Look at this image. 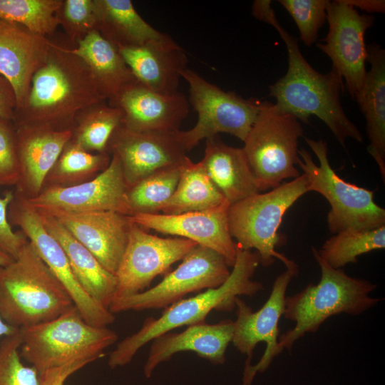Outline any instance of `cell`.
I'll return each instance as SVG.
<instances>
[{
	"instance_id": "1",
	"label": "cell",
	"mask_w": 385,
	"mask_h": 385,
	"mask_svg": "<svg viewBox=\"0 0 385 385\" xmlns=\"http://www.w3.org/2000/svg\"><path fill=\"white\" fill-rule=\"evenodd\" d=\"M252 14L257 19L273 26L287 47V71L270 86V96L276 99L277 108L304 123H309V118L315 115L327 125L343 147L349 138L362 142V133L342 108L340 94L344 85L337 72L332 68L324 74L311 66L301 53L297 39L279 22L271 1H255Z\"/></svg>"
},
{
	"instance_id": "2",
	"label": "cell",
	"mask_w": 385,
	"mask_h": 385,
	"mask_svg": "<svg viewBox=\"0 0 385 385\" xmlns=\"http://www.w3.org/2000/svg\"><path fill=\"white\" fill-rule=\"evenodd\" d=\"M102 101H107L86 62L69 48L53 41L12 121L16 127L71 130L81 111Z\"/></svg>"
},
{
	"instance_id": "3",
	"label": "cell",
	"mask_w": 385,
	"mask_h": 385,
	"mask_svg": "<svg viewBox=\"0 0 385 385\" xmlns=\"http://www.w3.org/2000/svg\"><path fill=\"white\" fill-rule=\"evenodd\" d=\"M259 264L260 256L256 251L237 247L232 270L222 284L172 304L158 318H146L136 332L117 344L108 356V366H124L131 362L140 349L155 337L180 327L205 322L212 310L232 311L235 308L237 297H252L262 291L263 284L252 279Z\"/></svg>"
},
{
	"instance_id": "4",
	"label": "cell",
	"mask_w": 385,
	"mask_h": 385,
	"mask_svg": "<svg viewBox=\"0 0 385 385\" xmlns=\"http://www.w3.org/2000/svg\"><path fill=\"white\" fill-rule=\"evenodd\" d=\"M312 250L321 270V279L317 284H309L285 297L283 316L295 325L279 337L277 356L284 349L291 352L297 340L316 332L329 317L339 314L359 315L381 300L370 296L377 284L333 268L320 257L317 248L312 247Z\"/></svg>"
},
{
	"instance_id": "5",
	"label": "cell",
	"mask_w": 385,
	"mask_h": 385,
	"mask_svg": "<svg viewBox=\"0 0 385 385\" xmlns=\"http://www.w3.org/2000/svg\"><path fill=\"white\" fill-rule=\"evenodd\" d=\"M73 303L28 240L17 257L0 266V314L17 329L51 320Z\"/></svg>"
},
{
	"instance_id": "6",
	"label": "cell",
	"mask_w": 385,
	"mask_h": 385,
	"mask_svg": "<svg viewBox=\"0 0 385 385\" xmlns=\"http://www.w3.org/2000/svg\"><path fill=\"white\" fill-rule=\"evenodd\" d=\"M20 332V355L38 373L80 359L94 361L118 340L115 331L87 323L74 305L51 320Z\"/></svg>"
},
{
	"instance_id": "7",
	"label": "cell",
	"mask_w": 385,
	"mask_h": 385,
	"mask_svg": "<svg viewBox=\"0 0 385 385\" xmlns=\"http://www.w3.org/2000/svg\"><path fill=\"white\" fill-rule=\"evenodd\" d=\"M307 185V177L302 173L269 192H257L230 205L228 224L232 238L237 240V247L245 250L255 249L264 267L272 265L278 259L287 268L298 267L275 248L282 243L277 232L284 215L308 192Z\"/></svg>"
},
{
	"instance_id": "8",
	"label": "cell",
	"mask_w": 385,
	"mask_h": 385,
	"mask_svg": "<svg viewBox=\"0 0 385 385\" xmlns=\"http://www.w3.org/2000/svg\"><path fill=\"white\" fill-rule=\"evenodd\" d=\"M317 156V165L306 149L299 150L297 164L307 180L308 192L322 195L330 205L327 225L331 233L367 230L385 225V210L374 200V191L346 182L331 167L326 141L304 138Z\"/></svg>"
},
{
	"instance_id": "9",
	"label": "cell",
	"mask_w": 385,
	"mask_h": 385,
	"mask_svg": "<svg viewBox=\"0 0 385 385\" xmlns=\"http://www.w3.org/2000/svg\"><path fill=\"white\" fill-rule=\"evenodd\" d=\"M302 136L303 128L296 117L279 111L274 103L261 101L242 148L260 192L301 175L295 165L299 139Z\"/></svg>"
},
{
	"instance_id": "10",
	"label": "cell",
	"mask_w": 385,
	"mask_h": 385,
	"mask_svg": "<svg viewBox=\"0 0 385 385\" xmlns=\"http://www.w3.org/2000/svg\"><path fill=\"white\" fill-rule=\"evenodd\" d=\"M189 85V103L197 120L188 130H177L179 141L189 152L203 139L229 133L244 142L257 115L261 101L243 98L210 83L195 71L185 68L181 74Z\"/></svg>"
},
{
	"instance_id": "11",
	"label": "cell",
	"mask_w": 385,
	"mask_h": 385,
	"mask_svg": "<svg viewBox=\"0 0 385 385\" xmlns=\"http://www.w3.org/2000/svg\"><path fill=\"white\" fill-rule=\"evenodd\" d=\"M298 273V267L287 268L274 281L271 293L264 305L253 312L239 297L235 299L237 318L234 322L232 343L246 354L242 385H252L255 375L264 372L277 356L279 322L283 315L286 291Z\"/></svg>"
},
{
	"instance_id": "12",
	"label": "cell",
	"mask_w": 385,
	"mask_h": 385,
	"mask_svg": "<svg viewBox=\"0 0 385 385\" xmlns=\"http://www.w3.org/2000/svg\"><path fill=\"white\" fill-rule=\"evenodd\" d=\"M181 263L158 284L137 294L113 300L108 309L113 313L166 308L188 294L216 288L230 274L229 266L216 251L197 245Z\"/></svg>"
},
{
	"instance_id": "13",
	"label": "cell",
	"mask_w": 385,
	"mask_h": 385,
	"mask_svg": "<svg viewBox=\"0 0 385 385\" xmlns=\"http://www.w3.org/2000/svg\"><path fill=\"white\" fill-rule=\"evenodd\" d=\"M11 225L21 228L40 257L70 296L83 319L88 324L106 327L115 317L108 308L91 297L76 278L58 242L47 231L38 212L21 195L14 193L8 209Z\"/></svg>"
},
{
	"instance_id": "14",
	"label": "cell",
	"mask_w": 385,
	"mask_h": 385,
	"mask_svg": "<svg viewBox=\"0 0 385 385\" xmlns=\"http://www.w3.org/2000/svg\"><path fill=\"white\" fill-rule=\"evenodd\" d=\"M327 14L328 34L317 46L329 57L332 68L344 79L347 91L355 100L366 79L367 50L364 36L373 26L374 17L359 14L344 0L330 1Z\"/></svg>"
},
{
	"instance_id": "15",
	"label": "cell",
	"mask_w": 385,
	"mask_h": 385,
	"mask_svg": "<svg viewBox=\"0 0 385 385\" xmlns=\"http://www.w3.org/2000/svg\"><path fill=\"white\" fill-rule=\"evenodd\" d=\"M197 245L185 238L151 235L132 222L128 244L115 274L117 284L113 301L145 291L158 275L181 260Z\"/></svg>"
},
{
	"instance_id": "16",
	"label": "cell",
	"mask_w": 385,
	"mask_h": 385,
	"mask_svg": "<svg viewBox=\"0 0 385 385\" xmlns=\"http://www.w3.org/2000/svg\"><path fill=\"white\" fill-rule=\"evenodd\" d=\"M128 188L120 160L112 154L108 167L94 178L73 186L45 187L36 197L24 199L48 213L113 211L130 216Z\"/></svg>"
},
{
	"instance_id": "17",
	"label": "cell",
	"mask_w": 385,
	"mask_h": 385,
	"mask_svg": "<svg viewBox=\"0 0 385 385\" xmlns=\"http://www.w3.org/2000/svg\"><path fill=\"white\" fill-rule=\"evenodd\" d=\"M108 153L118 158L130 188L158 170L180 165L187 152L177 130L138 132L121 123L109 140Z\"/></svg>"
},
{
	"instance_id": "18",
	"label": "cell",
	"mask_w": 385,
	"mask_h": 385,
	"mask_svg": "<svg viewBox=\"0 0 385 385\" xmlns=\"http://www.w3.org/2000/svg\"><path fill=\"white\" fill-rule=\"evenodd\" d=\"M225 204L212 209L177 215L135 214L129 216L132 222L143 228L192 240L210 248L225 259L232 267L236 259L237 245L230 234L228 208Z\"/></svg>"
},
{
	"instance_id": "19",
	"label": "cell",
	"mask_w": 385,
	"mask_h": 385,
	"mask_svg": "<svg viewBox=\"0 0 385 385\" xmlns=\"http://www.w3.org/2000/svg\"><path fill=\"white\" fill-rule=\"evenodd\" d=\"M46 213L65 227L104 268L115 274L128 241L129 215L113 211Z\"/></svg>"
},
{
	"instance_id": "20",
	"label": "cell",
	"mask_w": 385,
	"mask_h": 385,
	"mask_svg": "<svg viewBox=\"0 0 385 385\" xmlns=\"http://www.w3.org/2000/svg\"><path fill=\"white\" fill-rule=\"evenodd\" d=\"M109 105L123 113V125L138 132L175 131L189 112V101L178 91L163 94L138 81L128 86Z\"/></svg>"
},
{
	"instance_id": "21",
	"label": "cell",
	"mask_w": 385,
	"mask_h": 385,
	"mask_svg": "<svg viewBox=\"0 0 385 385\" xmlns=\"http://www.w3.org/2000/svg\"><path fill=\"white\" fill-rule=\"evenodd\" d=\"M52 44L48 37L0 19V74L14 89L16 108L25 100L33 76L46 61Z\"/></svg>"
},
{
	"instance_id": "22",
	"label": "cell",
	"mask_w": 385,
	"mask_h": 385,
	"mask_svg": "<svg viewBox=\"0 0 385 385\" xmlns=\"http://www.w3.org/2000/svg\"><path fill=\"white\" fill-rule=\"evenodd\" d=\"M234 322L225 319L216 324L205 322L188 326L182 332H167L151 342L143 374L150 378L163 362L180 351H192L215 365L223 364L232 342Z\"/></svg>"
},
{
	"instance_id": "23",
	"label": "cell",
	"mask_w": 385,
	"mask_h": 385,
	"mask_svg": "<svg viewBox=\"0 0 385 385\" xmlns=\"http://www.w3.org/2000/svg\"><path fill=\"white\" fill-rule=\"evenodd\" d=\"M138 83L163 94L178 92L188 57L170 36L142 46L117 48Z\"/></svg>"
},
{
	"instance_id": "24",
	"label": "cell",
	"mask_w": 385,
	"mask_h": 385,
	"mask_svg": "<svg viewBox=\"0 0 385 385\" xmlns=\"http://www.w3.org/2000/svg\"><path fill=\"white\" fill-rule=\"evenodd\" d=\"M19 163V180L16 192L29 199L43 189L46 176L67 143L71 130L16 126Z\"/></svg>"
},
{
	"instance_id": "25",
	"label": "cell",
	"mask_w": 385,
	"mask_h": 385,
	"mask_svg": "<svg viewBox=\"0 0 385 385\" xmlns=\"http://www.w3.org/2000/svg\"><path fill=\"white\" fill-rule=\"evenodd\" d=\"M36 211L45 228L63 248L79 284L91 297L108 309L116 289L115 275L104 268L92 252L55 217Z\"/></svg>"
},
{
	"instance_id": "26",
	"label": "cell",
	"mask_w": 385,
	"mask_h": 385,
	"mask_svg": "<svg viewBox=\"0 0 385 385\" xmlns=\"http://www.w3.org/2000/svg\"><path fill=\"white\" fill-rule=\"evenodd\" d=\"M371 68L355 101L366 120L369 144L367 150L385 181V50L379 45L366 46Z\"/></svg>"
},
{
	"instance_id": "27",
	"label": "cell",
	"mask_w": 385,
	"mask_h": 385,
	"mask_svg": "<svg viewBox=\"0 0 385 385\" xmlns=\"http://www.w3.org/2000/svg\"><path fill=\"white\" fill-rule=\"evenodd\" d=\"M200 162L230 205L260 192L242 148L227 145L216 135L206 139Z\"/></svg>"
},
{
	"instance_id": "28",
	"label": "cell",
	"mask_w": 385,
	"mask_h": 385,
	"mask_svg": "<svg viewBox=\"0 0 385 385\" xmlns=\"http://www.w3.org/2000/svg\"><path fill=\"white\" fill-rule=\"evenodd\" d=\"M70 50L86 62L108 103L138 81L116 46L98 31L87 34Z\"/></svg>"
},
{
	"instance_id": "29",
	"label": "cell",
	"mask_w": 385,
	"mask_h": 385,
	"mask_svg": "<svg viewBox=\"0 0 385 385\" xmlns=\"http://www.w3.org/2000/svg\"><path fill=\"white\" fill-rule=\"evenodd\" d=\"M98 31L116 48L142 46L164 38L136 11L130 0H96Z\"/></svg>"
},
{
	"instance_id": "30",
	"label": "cell",
	"mask_w": 385,
	"mask_h": 385,
	"mask_svg": "<svg viewBox=\"0 0 385 385\" xmlns=\"http://www.w3.org/2000/svg\"><path fill=\"white\" fill-rule=\"evenodd\" d=\"M225 202L227 201L207 175L201 162L193 163L186 156L180 165L175 190L161 212L177 215L210 210Z\"/></svg>"
},
{
	"instance_id": "31",
	"label": "cell",
	"mask_w": 385,
	"mask_h": 385,
	"mask_svg": "<svg viewBox=\"0 0 385 385\" xmlns=\"http://www.w3.org/2000/svg\"><path fill=\"white\" fill-rule=\"evenodd\" d=\"M122 123L123 113L118 108L107 101L93 104L76 117L71 140L91 153H108L109 140Z\"/></svg>"
},
{
	"instance_id": "32",
	"label": "cell",
	"mask_w": 385,
	"mask_h": 385,
	"mask_svg": "<svg viewBox=\"0 0 385 385\" xmlns=\"http://www.w3.org/2000/svg\"><path fill=\"white\" fill-rule=\"evenodd\" d=\"M108 153H91L72 140L65 145L48 173L45 187H68L94 178L110 163Z\"/></svg>"
},
{
	"instance_id": "33",
	"label": "cell",
	"mask_w": 385,
	"mask_h": 385,
	"mask_svg": "<svg viewBox=\"0 0 385 385\" xmlns=\"http://www.w3.org/2000/svg\"><path fill=\"white\" fill-rule=\"evenodd\" d=\"M385 225L367 230H344L328 238L318 254L329 265L342 269L367 252L384 249Z\"/></svg>"
},
{
	"instance_id": "34",
	"label": "cell",
	"mask_w": 385,
	"mask_h": 385,
	"mask_svg": "<svg viewBox=\"0 0 385 385\" xmlns=\"http://www.w3.org/2000/svg\"><path fill=\"white\" fill-rule=\"evenodd\" d=\"M180 165L158 170L128 188L130 216L162 211L177 187Z\"/></svg>"
},
{
	"instance_id": "35",
	"label": "cell",
	"mask_w": 385,
	"mask_h": 385,
	"mask_svg": "<svg viewBox=\"0 0 385 385\" xmlns=\"http://www.w3.org/2000/svg\"><path fill=\"white\" fill-rule=\"evenodd\" d=\"M63 0H0V18L48 37L59 26L56 14Z\"/></svg>"
},
{
	"instance_id": "36",
	"label": "cell",
	"mask_w": 385,
	"mask_h": 385,
	"mask_svg": "<svg viewBox=\"0 0 385 385\" xmlns=\"http://www.w3.org/2000/svg\"><path fill=\"white\" fill-rule=\"evenodd\" d=\"M20 329L0 342V385H39V373L20 355Z\"/></svg>"
},
{
	"instance_id": "37",
	"label": "cell",
	"mask_w": 385,
	"mask_h": 385,
	"mask_svg": "<svg viewBox=\"0 0 385 385\" xmlns=\"http://www.w3.org/2000/svg\"><path fill=\"white\" fill-rule=\"evenodd\" d=\"M56 17L59 25L75 44L89 33L98 30L96 0H63Z\"/></svg>"
},
{
	"instance_id": "38",
	"label": "cell",
	"mask_w": 385,
	"mask_h": 385,
	"mask_svg": "<svg viewBox=\"0 0 385 385\" xmlns=\"http://www.w3.org/2000/svg\"><path fill=\"white\" fill-rule=\"evenodd\" d=\"M294 21L300 40L311 46L317 42L318 31L327 21L329 0H279Z\"/></svg>"
},
{
	"instance_id": "39",
	"label": "cell",
	"mask_w": 385,
	"mask_h": 385,
	"mask_svg": "<svg viewBox=\"0 0 385 385\" xmlns=\"http://www.w3.org/2000/svg\"><path fill=\"white\" fill-rule=\"evenodd\" d=\"M19 180L16 126L12 120L0 117V186H16Z\"/></svg>"
},
{
	"instance_id": "40",
	"label": "cell",
	"mask_w": 385,
	"mask_h": 385,
	"mask_svg": "<svg viewBox=\"0 0 385 385\" xmlns=\"http://www.w3.org/2000/svg\"><path fill=\"white\" fill-rule=\"evenodd\" d=\"M14 196L8 192L0 197V248L14 259L28 240L21 231L14 232L9 221L8 209Z\"/></svg>"
},
{
	"instance_id": "41",
	"label": "cell",
	"mask_w": 385,
	"mask_h": 385,
	"mask_svg": "<svg viewBox=\"0 0 385 385\" xmlns=\"http://www.w3.org/2000/svg\"><path fill=\"white\" fill-rule=\"evenodd\" d=\"M93 361L80 359L42 371L39 373V385H63L71 375Z\"/></svg>"
},
{
	"instance_id": "42",
	"label": "cell",
	"mask_w": 385,
	"mask_h": 385,
	"mask_svg": "<svg viewBox=\"0 0 385 385\" xmlns=\"http://www.w3.org/2000/svg\"><path fill=\"white\" fill-rule=\"evenodd\" d=\"M16 108V98L10 83L0 74V117L12 120Z\"/></svg>"
},
{
	"instance_id": "43",
	"label": "cell",
	"mask_w": 385,
	"mask_h": 385,
	"mask_svg": "<svg viewBox=\"0 0 385 385\" xmlns=\"http://www.w3.org/2000/svg\"><path fill=\"white\" fill-rule=\"evenodd\" d=\"M354 8H359L367 13H384L385 1L384 0H344Z\"/></svg>"
},
{
	"instance_id": "44",
	"label": "cell",
	"mask_w": 385,
	"mask_h": 385,
	"mask_svg": "<svg viewBox=\"0 0 385 385\" xmlns=\"http://www.w3.org/2000/svg\"><path fill=\"white\" fill-rule=\"evenodd\" d=\"M20 329H17L14 327H12L7 324L2 318L1 314H0V338H4L7 336H10L16 332H18Z\"/></svg>"
},
{
	"instance_id": "45",
	"label": "cell",
	"mask_w": 385,
	"mask_h": 385,
	"mask_svg": "<svg viewBox=\"0 0 385 385\" xmlns=\"http://www.w3.org/2000/svg\"><path fill=\"white\" fill-rule=\"evenodd\" d=\"M14 258L0 248V266L9 264Z\"/></svg>"
},
{
	"instance_id": "46",
	"label": "cell",
	"mask_w": 385,
	"mask_h": 385,
	"mask_svg": "<svg viewBox=\"0 0 385 385\" xmlns=\"http://www.w3.org/2000/svg\"><path fill=\"white\" fill-rule=\"evenodd\" d=\"M0 19H1V18H0Z\"/></svg>"
}]
</instances>
